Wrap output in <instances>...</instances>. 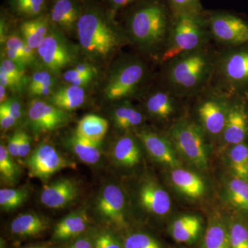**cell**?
Masks as SVG:
<instances>
[{"instance_id":"7dc6e473","label":"cell","mask_w":248,"mask_h":248,"mask_svg":"<svg viewBox=\"0 0 248 248\" xmlns=\"http://www.w3.org/2000/svg\"><path fill=\"white\" fill-rule=\"evenodd\" d=\"M19 139L20 131L14 134L8 140L6 149L13 157L19 156Z\"/></svg>"},{"instance_id":"3957f363","label":"cell","mask_w":248,"mask_h":248,"mask_svg":"<svg viewBox=\"0 0 248 248\" xmlns=\"http://www.w3.org/2000/svg\"><path fill=\"white\" fill-rule=\"evenodd\" d=\"M203 38V28L197 15H177L163 60L169 61L195 51L202 45Z\"/></svg>"},{"instance_id":"d590c367","label":"cell","mask_w":248,"mask_h":248,"mask_svg":"<svg viewBox=\"0 0 248 248\" xmlns=\"http://www.w3.org/2000/svg\"><path fill=\"white\" fill-rule=\"evenodd\" d=\"M123 245L124 248H161L153 236L143 232L128 235L124 239Z\"/></svg>"},{"instance_id":"6da1fadb","label":"cell","mask_w":248,"mask_h":248,"mask_svg":"<svg viewBox=\"0 0 248 248\" xmlns=\"http://www.w3.org/2000/svg\"><path fill=\"white\" fill-rule=\"evenodd\" d=\"M76 29L81 48L94 58H106L120 44L118 34L99 10L90 9L81 14Z\"/></svg>"},{"instance_id":"4316f807","label":"cell","mask_w":248,"mask_h":248,"mask_svg":"<svg viewBox=\"0 0 248 248\" xmlns=\"http://www.w3.org/2000/svg\"><path fill=\"white\" fill-rule=\"evenodd\" d=\"M101 142H94L79 135L72 137L70 145L78 159L88 164H95L101 157Z\"/></svg>"},{"instance_id":"83f0119b","label":"cell","mask_w":248,"mask_h":248,"mask_svg":"<svg viewBox=\"0 0 248 248\" xmlns=\"http://www.w3.org/2000/svg\"><path fill=\"white\" fill-rule=\"evenodd\" d=\"M203 248H231L229 231L220 221H212L205 231Z\"/></svg>"},{"instance_id":"603a6c76","label":"cell","mask_w":248,"mask_h":248,"mask_svg":"<svg viewBox=\"0 0 248 248\" xmlns=\"http://www.w3.org/2000/svg\"><path fill=\"white\" fill-rule=\"evenodd\" d=\"M80 16L79 8L73 0H57L50 14L51 20L66 31L77 27Z\"/></svg>"},{"instance_id":"30bf717a","label":"cell","mask_w":248,"mask_h":248,"mask_svg":"<svg viewBox=\"0 0 248 248\" xmlns=\"http://www.w3.org/2000/svg\"><path fill=\"white\" fill-rule=\"evenodd\" d=\"M210 29L217 40L228 45H240L248 41V24L230 14H217L210 19Z\"/></svg>"},{"instance_id":"7a4b0ae2","label":"cell","mask_w":248,"mask_h":248,"mask_svg":"<svg viewBox=\"0 0 248 248\" xmlns=\"http://www.w3.org/2000/svg\"><path fill=\"white\" fill-rule=\"evenodd\" d=\"M167 28L166 9L155 3L140 8L129 20V29L133 40L146 48L159 45L166 37Z\"/></svg>"},{"instance_id":"44dd1931","label":"cell","mask_w":248,"mask_h":248,"mask_svg":"<svg viewBox=\"0 0 248 248\" xmlns=\"http://www.w3.org/2000/svg\"><path fill=\"white\" fill-rule=\"evenodd\" d=\"M171 179L179 191L190 198H199L205 192V184L200 176L187 170L174 169Z\"/></svg>"},{"instance_id":"c3c4849f","label":"cell","mask_w":248,"mask_h":248,"mask_svg":"<svg viewBox=\"0 0 248 248\" xmlns=\"http://www.w3.org/2000/svg\"><path fill=\"white\" fill-rule=\"evenodd\" d=\"M17 121L12 115L2 110H0V125L3 130L12 128Z\"/></svg>"},{"instance_id":"f546056e","label":"cell","mask_w":248,"mask_h":248,"mask_svg":"<svg viewBox=\"0 0 248 248\" xmlns=\"http://www.w3.org/2000/svg\"><path fill=\"white\" fill-rule=\"evenodd\" d=\"M9 4L18 16L31 19L41 16L45 11L46 0H9Z\"/></svg>"},{"instance_id":"4dcf8cb0","label":"cell","mask_w":248,"mask_h":248,"mask_svg":"<svg viewBox=\"0 0 248 248\" xmlns=\"http://www.w3.org/2000/svg\"><path fill=\"white\" fill-rule=\"evenodd\" d=\"M30 191L27 187L2 188L0 190V206L5 211L16 210L28 200Z\"/></svg>"},{"instance_id":"5b68a950","label":"cell","mask_w":248,"mask_h":248,"mask_svg":"<svg viewBox=\"0 0 248 248\" xmlns=\"http://www.w3.org/2000/svg\"><path fill=\"white\" fill-rule=\"evenodd\" d=\"M173 141L179 152L200 169L208 165L206 148L200 128L191 122L184 121L176 124L171 131Z\"/></svg>"},{"instance_id":"2e32d148","label":"cell","mask_w":248,"mask_h":248,"mask_svg":"<svg viewBox=\"0 0 248 248\" xmlns=\"http://www.w3.org/2000/svg\"><path fill=\"white\" fill-rule=\"evenodd\" d=\"M49 227L48 221L43 217L33 213L19 215L11 222V234L20 238L37 237L43 234Z\"/></svg>"},{"instance_id":"d6986e66","label":"cell","mask_w":248,"mask_h":248,"mask_svg":"<svg viewBox=\"0 0 248 248\" xmlns=\"http://www.w3.org/2000/svg\"><path fill=\"white\" fill-rule=\"evenodd\" d=\"M86 100V94L82 87L70 86L55 90L49 97V103L64 111L76 110Z\"/></svg>"},{"instance_id":"1f68e13d","label":"cell","mask_w":248,"mask_h":248,"mask_svg":"<svg viewBox=\"0 0 248 248\" xmlns=\"http://www.w3.org/2000/svg\"><path fill=\"white\" fill-rule=\"evenodd\" d=\"M19 166L13 160V156L9 154L6 146L1 143L0 146V175L3 182L10 185H14L19 178Z\"/></svg>"},{"instance_id":"11a10c76","label":"cell","mask_w":248,"mask_h":248,"mask_svg":"<svg viewBox=\"0 0 248 248\" xmlns=\"http://www.w3.org/2000/svg\"><path fill=\"white\" fill-rule=\"evenodd\" d=\"M23 248H50L45 246H30Z\"/></svg>"},{"instance_id":"e0dca14e","label":"cell","mask_w":248,"mask_h":248,"mask_svg":"<svg viewBox=\"0 0 248 248\" xmlns=\"http://www.w3.org/2000/svg\"><path fill=\"white\" fill-rule=\"evenodd\" d=\"M248 129V116L244 108L234 107L227 115L223 138L226 143L236 145L243 143Z\"/></svg>"},{"instance_id":"5bb4252c","label":"cell","mask_w":248,"mask_h":248,"mask_svg":"<svg viewBox=\"0 0 248 248\" xmlns=\"http://www.w3.org/2000/svg\"><path fill=\"white\" fill-rule=\"evenodd\" d=\"M90 219L86 211L73 212L57 223L53 230V239L66 241L84 234L89 228Z\"/></svg>"},{"instance_id":"ee69618b","label":"cell","mask_w":248,"mask_h":248,"mask_svg":"<svg viewBox=\"0 0 248 248\" xmlns=\"http://www.w3.org/2000/svg\"><path fill=\"white\" fill-rule=\"evenodd\" d=\"M4 43L5 45H6V48L15 50V51L18 52V53H21L23 55L22 50L26 42L25 41L20 38L19 36L17 35L8 36Z\"/></svg>"},{"instance_id":"681fc988","label":"cell","mask_w":248,"mask_h":248,"mask_svg":"<svg viewBox=\"0 0 248 248\" xmlns=\"http://www.w3.org/2000/svg\"><path fill=\"white\" fill-rule=\"evenodd\" d=\"M6 55L7 59L15 62V63H17L19 66L24 67L28 63H29L27 59L24 58L22 54L15 51V50L6 48Z\"/></svg>"},{"instance_id":"f35d334b","label":"cell","mask_w":248,"mask_h":248,"mask_svg":"<svg viewBox=\"0 0 248 248\" xmlns=\"http://www.w3.org/2000/svg\"><path fill=\"white\" fill-rule=\"evenodd\" d=\"M169 1L177 15H198L200 11V0H169Z\"/></svg>"},{"instance_id":"f1b7e54d","label":"cell","mask_w":248,"mask_h":248,"mask_svg":"<svg viewBox=\"0 0 248 248\" xmlns=\"http://www.w3.org/2000/svg\"><path fill=\"white\" fill-rule=\"evenodd\" d=\"M148 112L160 119H167L174 111L172 98L164 92H157L148 98L146 103Z\"/></svg>"},{"instance_id":"7c38bea8","label":"cell","mask_w":248,"mask_h":248,"mask_svg":"<svg viewBox=\"0 0 248 248\" xmlns=\"http://www.w3.org/2000/svg\"><path fill=\"white\" fill-rule=\"evenodd\" d=\"M79 186L71 179H60L44 186L40 194L43 205L51 209H62L68 206L78 198Z\"/></svg>"},{"instance_id":"484cf974","label":"cell","mask_w":248,"mask_h":248,"mask_svg":"<svg viewBox=\"0 0 248 248\" xmlns=\"http://www.w3.org/2000/svg\"><path fill=\"white\" fill-rule=\"evenodd\" d=\"M223 72L227 79L233 83L248 81V51L236 52L226 58Z\"/></svg>"},{"instance_id":"9a60e30c","label":"cell","mask_w":248,"mask_h":248,"mask_svg":"<svg viewBox=\"0 0 248 248\" xmlns=\"http://www.w3.org/2000/svg\"><path fill=\"white\" fill-rule=\"evenodd\" d=\"M138 137L148 153L156 161L172 168L179 165L172 146L166 139L150 132H142Z\"/></svg>"},{"instance_id":"cb8c5ba5","label":"cell","mask_w":248,"mask_h":248,"mask_svg":"<svg viewBox=\"0 0 248 248\" xmlns=\"http://www.w3.org/2000/svg\"><path fill=\"white\" fill-rule=\"evenodd\" d=\"M50 30L48 19L44 16L25 21L20 26L24 40L34 50L38 48Z\"/></svg>"},{"instance_id":"d4e9b609","label":"cell","mask_w":248,"mask_h":248,"mask_svg":"<svg viewBox=\"0 0 248 248\" xmlns=\"http://www.w3.org/2000/svg\"><path fill=\"white\" fill-rule=\"evenodd\" d=\"M108 129L105 119L96 115L84 116L77 126L76 134L94 142H101Z\"/></svg>"},{"instance_id":"60d3db41","label":"cell","mask_w":248,"mask_h":248,"mask_svg":"<svg viewBox=\"0 0 248 248\" xmlns=\"http://www.w3.org/2000/svg\"><path fill=\"white\" fill-rule=\"evenodd\" d=\"M95 74H81L73 68L66 72L63 75L65 81L73 86L82 87L89 84Z\"/></svg>"},{"instance_id":"8fae6325","label":"cell","mask_w":248,"mask_h":248,"mask_svg":"<svg viewBox=\"0 0 248 248\" xmlns=\"http://www.w3.org/2000/svg\"><path fill=\"white\" fill-rule=\"evenodd\" d=\"M37 50L45 66L55 73H58L73 61L68 46L61 36L54 31L50 30Z\"/></svg>"},{"instance_id":"db71d44e","label":"cell","mask_w":248,"mask_h":248,"mask_svg":"<svg viewBox=\"0 0 248 248\" xmlns=\"http://www.w3.org/2000/svg\"><path fill=\"white\" fill-rule=\"evenodd\" d=\"M6 87H4L2 85H0V102L3 104L7 101V94H6Z\"/></svg>"},{"instance_id":"74e56055","label":"cell","mask_w":248,"mask_h":248,"mask_svg":"<svg viewBox=\"0 0 248 248\" xmlns=\"http://www.w3.org/2000/svg\"><path fill=\"white\" fill-rule=\"evenodd\" d=\"M231 248H248V228L241 222H234L229 229Z\"/></svg>"},{"instance_id":"8d00e7d4","label":"cell","mask_w":248,"mask_h":248,"mask_svg":"<svg viewBox=\"0 0 248 248\" xmlns=\"http://www.w3.org/2000/svg\"><path fill=\"white\" fill-rule=\"evenodd\" d=\"M91 235L94 248H124L118 238L108 230H99Z\"/></svg>"},{"instance_id":"ffe728a7","label":"cell","mask_w":248,"mask_h":248,"mask_svg":"<svg viewBox=\"0 0 248 248\" xmlns=\"http://www.w3.org/2000/svg\"><path fill=\"white\" fill-rule=\"evenodd\" d=\"M202 229V221L198 217L185 215L173 222L170 232L173 239L176 241L187 244L198 239Z\"/></svg>"},{"instance_id":"7402d4cb","label":"cell","mask_w":248,"mask_h":248,"mask_svg":"<svg viewBox=\"0 0 248 248\" xmlns=\"http://www.w3.org/2000/svg\"><path fill=\"white\" fill-rule=\"evenodd\" d=\"M112 155L117 164L125 167L135 166L141 158L138 143L131 136H124L117 140L112 148Z\"/></svg>"},{"instance_id":"9c48e42d","label":"cell","mask_w":248,"mask_h":248,"mask_svg":"<svg viewBox=\"0 0 248 248\" xmlns=\"http://www.w3.org/2000/svg\"><path fill=\"white\" fill-rule=\"evenodd\" d=\"M28 117L32 129L39 133L52 131L69 120V115L66 111L38 99L32 101L29 104Z\"/></svg>"},{"instance_id":"f6af8a7d","label":"cell","mask_w":248,"mask_h":248,"mask_svg":"<svg viewBox=\"0 0 248 248\" xmlns=\"http://www.w3.org/2000/svg\"><path fill=\"white\" fill-rule=\"evenodd\" d=\"M31 138L27 133L20 131L19 139V157L24 158L29 155L31 151Z\"/></svg>"},{"instance_id":"ac0fdd59","label":"cell","mask_w":248,"mask_h":248,"mask_svg":"<svg viewBox=\"0 0 248 248\" xmlns=\"http://www.w3.org/2000/svg\"><path fill=\"white\" fill-rule=\"evenodd\" d=\"M199 115L208 133L218 135L224 130L228 113L217 101L210 99L204 102L199 108Z\"/></svg>"},{"instance_id":"f907efd6","label":"cell","mask_w":248,"mask_h":248,"mask_svg":"<svg viewBox=\"0 0 248 248\" xmlns=\"http://www.w3.org/2000/svg\"><path fill=\"white\" fill-rule=\"evenodd\" d=\"M0 82L7 89H16L20 85L17 80L3 71H0Z\"/></svg>"},{"instance_id":"836d02e7","label":"cell","mask_w":248,"mask_h":248,"mask_svg":"<svg viewBox=\"0 0 248 248\" xmlns=\"http://www.w3.org/2000/svg\"><path fill=\"white\" fill-rule=\"evenodd\" d=\"M228 195L232 203L248 212V182L236 177L228 184Z\"/></svg>"},{"instance_id":"8992f818","label":"cell","mask_w":248,"mask_h":248,"mask_svg":"<svg viewBox=\"0 0 248 248\" xmlns=\"http://www.w3.org/2000/svg\"><path fill=\"white\" fill-rule=\"evenodd\" d=\"M29 175L46 181L65 169H74L76 164L62 156L55 147L42 143L32 151L27 159Z\"/></svg>"},{"instance_id":"f5cc1de1","label":"cell","mask_w":248,"mask_h":248,"mask_svg":"<svg viewBox=\"0 0 248 248\" xmlns=\"http://www.w3.org/2000/svg\"><path fill=\"white\" fill-rule=\"evenodd\" d=\"M112 4L117 9L124 7L128 4H130L133 0H110Z\"/></svg>"},{"instance_id":"52a82bcc","label":"cell","mask_w":248,"mask_h":248,"mask_svg":"<svg viewBox=\"0 0 248 248\" xmlns=\"http://www.w3.org/2000/svg\"><path fill=\"white\" fill-rule=\"evenodd\" d=\"M144 72L141 62H130L121 66L110 77L106 87L108 99L118 100L131 94L141 82Z\"/></svg>"},{"instance_id":"816d5d0a","label":"cell","mask_w":248,"mask_h":248,"mask_svg":"<svg viewBox=\"0 0 248 248\" xmlns=\"http://www.w3.org/2000/svg\"><path fill=\"white\" fill-rule=\"evenodd\" d=\"M22 54L24 58L27 59L29 63L33 61L34 58H35V50L29 46L27 43H25V45L23 48Z\"/></svg>"},{"instance_id":"ba28073f","label":"cell","mask_w":248,"mask_h":248,"mask_svg":"<svg viewBox=\"0 0 248 248\" xmlns=\"http://www.w3.org/2000/svg\"><path fill=\"white\" fill-rule=\"evenodd\" d=\"M96 210L106 223L117 227L125 224V200L118 186L108 184L101 191L96 203Z\"/></svg>"},{"instance_id":"b9f144b4","label":"cell","mask_w":248,"mask_h":248,"mask_svg":"<svg viewBox=\"0 0 248 248\" xmlns=\"http://www.w3.org/2000/svg\"><path fill=\"white\" fill-rule=\"evenodd\" d=\"M0 110L8 112L17 121L20 120L22 116V109L20 103L15 98L8 99L0 105Z\"/></svg>"},{"instance_id":"e575fe53","label":"cell","mask_w":248,"mask_h":248,"mask_svg":"<svg viewBox=\"0 0 248 248\" xmlns=\"http://www.w3.org/2000/svg\"><path fill=\"white\" fill-rule=\"evenodd\" d=\"M114 121L119 128L125 130L141 124L143 122V115L133 108L124 106L116 109Z\"/></svg>"},{"instance_id":"d6a6232c","label":"cell","mask_w":248,"mask_h":248,"mask_svg":"<svg viewBox=\"0 0 248 248\" xmlns=\"http://www.w3.org/2000/svg\"><path fill=\"white\" fill-rule=\"evenodd\" d=\"M230 157L232 169L236 177L248 182V147L244 143L234 145Z\"/></svg>"},{"instance_id":"ab89813d","label":"cell","mask_w":248,"mask_h":248,"mask_svg":"<svg viewBox=\"0 0 248 248\" xmlns=\"http://www.w3.org/2000/svg\"><path fill=\"white\" fill-rule=\"evenodd\" d=\"M0 71L7 73L10 76L13 77L14 79L17 80L19 84L22 83L25 76V71L24 67L19 66L15 62L11 61L9 59H5L1 62Z\"/></svg>"},{"instance_id":"4fadbf2b","label":"cell","mask_w":248,"mask_h":248,"mask_svg":"<svg viewBox=\"0 0 248 248\" xmlns=\"http://www.w3.org/2000/svg\"><path fill=\"white\" fill-rule=\"evenodd\" d=\"M139 199L141 206L149 213L162 216L170 210V197L156 183H144L139 192Z\"/></svg>"},{"instance_id":"bcb514c9","label":"cell","mask_w":248,"mask_h":248,"mask_svg":"<svg viewBox=\"0 0 248 248\" xmlns=\"http://www.w3.org/2000/svg\"><path fill=\"white\" fill-rule=\"evenodd\" d=\"M67 248H94L92 235L82 234L78 236Z\"/></svg>"},{"instance_id":"277c9868","label":"cell","mask_w":248,"mask_h":248,"mask_svg":"<svg viewBox=\"0 0 248 248\" xmlns=\"http://www.w3.org/2000/svg\"><path fill=\"white\" fill-rule=\"evenodd\" d=\"M173 60L169 80L171 84L183 91H190L198 87L210 71L208 57L200 52L184 54Z\"/></svg>"},{"instance_id":"7bdbcfd3","label":"cell","mask_w":248,"mask_h":248,"mask_svg":"<svg viewBox=\"0 0 248 248\" xmlns=\"http://www.w3.org/2000/svg\"><path fill=\"white\" fill-rule=\"evenodd\" d=\"M55 82V80L53 76L46 71H39L34 73L31 80L29 89L32 90L36 87L49 84V83Z\"/></svg>"}]
</instances>
